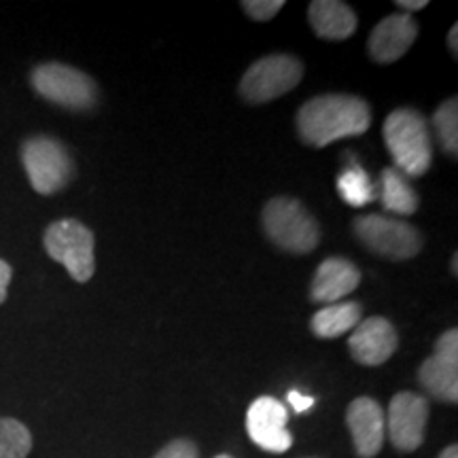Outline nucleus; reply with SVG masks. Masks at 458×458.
<instances>
[{
  "label": "nucleus",
  "mask_w": 458,
  "mask_h": 458,
  "mask_svg": "<svg viewBox=\"0 0 458 458\" xmlns=\"http://www.w3.org/2000/svg\"><path fill=\"white\" fill-rule=\"evenodd\" d=\"M371 111L363 98L348 94H325L308 100L297 113L300 139L310 147L360 136L369 130Z\"/></svg>",
  "instance_id": "1"
},
{
  "label": "nucleus",
  "mask_w": 458,
  "mask_h": 458,
  "mask_svg": "<svg viewBox=\"0 0 458 458\" xmlns=\"http://www.w3.org/2000/svg\"><path fill=\"white\" fill-rule=\"evenodd\" d=\"M385 142L393 156L394 170H399L405 179H418L431 168V130L427 119L414 108H397L388 114Z\"/></svg>",
  "instance_id": "2"
},
{
  "label": "nucleus",
  "mask_w": 458,
  "mask_h": 458,
  "mask_svg": "<svg viewBox=\"0 0 458 458\" xmlns=\"http://www.w3.org/2000/svg\"><path fill=\"white\" fill-rule=\"evenodd\" d=\"M261 221L267 238L286 253L306 255L317 249L320 240L318 223L300 199L284 196L270 199L263 208Z\"/></svg>",
  "instance_id": "3"
},
{
  "label": "nucleus",
  "mask_w": 458,
  "mask_h": 458,
  "mask_svg": "<svg viewBox=\"0 0 458 458\" xmlns=\"http://www.w3.org/2000/svg\"><path fill=\"white\" fill-rule=\"evenodd\" d=\"M45 250L49 257L66 267L72 280L88 283L96 272L94 233L83 223L62 219L51 223L45 232Z\"/></svg>",
  "instance_id": "4"
},
{
  "label": "nucleus",
  "mask_w": 458,
  "mask_h": 458,
  "mask_svg": "<svg viewBox=\"0 0 458 458\" xmlns=\"http://www.w3.org/2000/svg\"><path fill=\"white\" fill-rule=\"evenodd\" d=\"M354 233L371 253L403 261L420 253L422 236L410 223L385 215H363L354 221Z\"/></svg>",
  "instance_id": "5"
},
{
  "label": "nucleus",
  "mask_w": 458,
  "mask_h": 458,
  "mask_svg": "<svg viewBox=\"0 0 458 458\" xmlns=\"http://www.w3.org/2000/svg\"><path fill=\"white\" fill-rule=\"evenodd\" d=\"M21 162L30 185L41 196L64 189L72 179V159L66 147L49 136H34L21 147Z\"/></svg>",
  "instance_id": "6"
},
{
  "label": "nucleus",
  "mask_w": 458,
  "mask_h": 458,
  "mask_svg": "<svg viewBox=\"0 0 458 458\" xmlns=\"http://www.w3.org/2000/svg\"><path fill=\"white\" fill-rule=\"evenodd\" d=\"M303 66L293 55L276 54L257 60L240 81V94L250 105L276 100L301 81Z\"/></svg>",
  "instance_id": "7"
},
{
  "label": "nucleus",
  "mask_w": 458,
  "mask_h": 458,
  "mask_svg": "<svg viewBox=\"0 0 458 458\" xmlns=\"http://www.w3.org/2000/svg\"><path fill=\"white\" fill-rule=\"evenodd\" d=\"M32 88L38 96L54 105L85 111L98 102V88L88 74L77 68L57 64H41L32 72Z\"/></svg>",
  "instance_id": "8"
},
{
  "label": "nucleus",
  "mask_w": 458,
  "mask_h": 458,
  "mask_svg": "<svg viewBox=\"0 0 458 458\" xmlns=\"http://www.w3.org/2000/svg\"><path fill=\"white\" fill-rule=\"evenodd\" d=\"M428 401L416 393H399L391 399L385 416L386 433L401 452H414L425 442Z\"/></svg>",
  "instance_id": "9"
},
{
  "label": "nucleus",
  "mask_w": 458,
  "mask_h": 458,
  "mask_svg": "<svg viewBox=\"0 0 458 458\" xmlns=\"http://www.w3.org/2000/svg\"><path fill=\"white\" fill-rule=\"evenodd\" d=\"M420 385L435 399L456 403L458 399V331L450 329L435 344V352L420 365Z\"/></svg>",
  "instance_id": "10"
},
{
  "label": "nucleus",
  "mask_w": 458,
  "mask_h": 458,
  "mask_svg": "<svg viewBox=\"0 0 458 458\" xmlns=\"http://www.w3.org/2000/svg\"><path fill=\"white\" fill-rule=\"evenodd\" d=\"M289 411L278 399L259 397L246 411V431L259 448L280 454L293 445V435L286 431Z\"/></svg>",
  "instance_id": "11"
},
{
  "label": "nucleus",
  "mask_w": 458,
  "mask_h": 458,
  "mask_svg": "<svg viewBox=\"0 0 458 458\" xmlns=\"http://www.w3.org/2000/svg\"><path fill=\"white\" fill-rule=\"evenodd\" d=\"M397 331L386 318L382 317H369L354 327L351 340H348V348L354 360L368 368H376V365L386 363L397 351Z\"/></svg>",
  "instance_id": "12"
},
{
  "label": "nucleus",
  "mask_w": 458,
  "mask_h": 458,
  "mask_svg": "<svg viewBox=\"0 0 458 458\" xmlns=\"http://www.w3.org/2000/svg\"><path fill=\"white\" fill-rule=\"evenodd\" d=\"M346 425L351 428L354 448L360 458H374L386 437L382 408L371 397H357L348 405Z\"/></svg>",
  "instance_id": "13"
},
{
  "label": "nucleus",
  "mask_w": 458,
  "mask_h": 458,
  "mask_svg": "<svg viewBox=\"0 0 458 458\" xmlns=\"http://www.w3.org/2000/svg\"><path fill=\"white\" fill-rule=\"evenodd\" d=\"M418 37L416 20L408 13L388 15L369 37V54L377 64H393L411 47Z\"/></svg>",
  "instance_id": "14"
},
{
  "label": "nucleus",
  "mask_w": 458,
  "mask_h": 458,
  "mask_svg": "<svg viewBox=\"0 0 458 458\" xmlns=\"http://www.w3.org/2000/svg\"><path fill=\"white\" fill-rule=\"evenodd\" d=\"M360 283V272L352 261L342 257H331L318 266L310 284V300L314 303H337L342 297L351 295Z\"/></svg>",
  "instance_id": "15"
},
{
  "label": "nucleus",
  "mask_w": 458,
  "mask_h": 458,
  "mask_svg": "<svg viewBox=\"0 0 458 458\" xmlns=\"http://www.w3.org/2000/svg\"><path fill=\"white\" fill-rule=\"evenodd\" d=\"M310 26L317 37L327 41H344L357 30V15L346 3L337 0H317L308 7Z\"/></svg>",
  "instance_id": "16"
},
{
  "label": "nucleus",
  "mask_w": 458,
  "mask_h": 458,
  "mask_svg": "<svg viewBox=\"0 0 458 458\" xmlns=\"http://www.w3.org/2000/svg\"><path fill=\"white\" fill-rule=\"evenodd\" d=\"M363 320V310L357 301H342L329 303V306L320 308L310 320V329L317 337L331 340V337H340L348 331H352Z\"/></svg>",
  "instance_id": "17"
},
{
  "label": "nucleus",
  "mask_w": 458,
  "mask_h": 458,
  "mask_svg": "<svg viewBox=\"0 0 458 458\" xmlns=\"http://www.w3.org/2000/svg\"><path fill=\"white\" fill-rule=\"evenodd\" d=\"M380 199L386 213L410 216L418 208V193L399 170L385 168L380 174Z\"/></svg>",
  "instance_id": "18"
},
{
  "label": "nucleus",
  "mask_w": 458,
  "mask_h": 458,
  "mask_svg": "<svg viewBox=\"0 0 458 458\" xmlns=\"http://www.w3.org/2000/svg\"><path fill=\"white\" fill-rule=\"evenodd\" d=\"M337 191H340L344 202L354 206V208H360V206L374 202L377 198L374 182L357 162L342 170L340 179H337Z\"/></svg>",
  "instance_id": "19"
},
{
  "label": "nucleus",
  "mask_w": 458,
  "mask_h": 458,
  "mask_svg": "<svg viewBox=\"0 0 458 458\" xmlns=\"http://www.w3.org/2000/svg\"><path fill=\"white\" fill-rule=\"evenodd\" d=\"M30 450V431L15 418H0V458H26Z\"/></svg>",
  "instance_id": "20"
},
{
  "label": "nucleus",
  "mask_w": 458,
  "mask_h": 458,
  "mask_svg": "<svg viewBox=\"0 0 458 458\" xmlns=\"http://www.w3.org/2000/svg\"><path fill=\"white\" fill-rule=\"evenodd\" d=\"M435 134H437L439 145L448 156L458 153V100L450 98L437 108L433 117Z\"/></svg>",
  "instance_id": "21"
},
{
  "label": "nucleus",
  "mask_w": 458,
  "mask_h": 458,
  "mask_svg": "<svg viewBox=\"0 0 458 458\" xmlns=\"http://www.w3.org/2000/svg\"><path fill=\"white\" fill-rule=\"evenodd\" d=\"M283 7V0H249V3H242V9L257 21L272 20Z\"/></svg>",
  "instance_id": "22"
},
{
  "label": "nucleus",
  "mask_w": 458,
  "mask_h": 458,
  "mask_svg": "<svg viewBox=\"0 0 458 458\" xmlns=\"http://www.w3.org/2000/svg\"><path fill=\"white\" fill-rule=\"evenodd\" d=\"M156 458H198V450L189 439H174L159 450Z\"/></svg>",
  "instance_id": "23"
},
{
  "label": "nucleus",
  "mask_w": 458,
  "mask_h": 458,
  "mask_svg": "<svg viewBox=\"0 0 458 458\" xmlns=\"http://www.w3.org/2000/svg\"><path fill=\"white\" fill-rule=\"evenodd\" d=\"M289 403L293 405L295 411H308L314 405V397L301 394L300 391H291L289 393Z\"/></svg>",
  "instance_id": "24"
},
{
  "label": "nucleus",
  "mask_w": 458,
  "mask_h": 458,
  "mask_svg": "<svg viewBox=\"0 0 458 458\" xmlns=\"http://www.w3.org/2000/svg\"><path fill=\"white\" fill-rule=\"evenodd\" d=\"M11 266L7 261L0 259V303L7 300V289H9V283H11Z\"/></svg>",
  "instance_id": "25"
},
{
  "label": "nucleus",
  "mask_w": 458,
  "mask_h": 458,
  "mask_svg": "<svg viewBox=\"0 0 458 458\" xmlns=\"http://www.w3.org/2000/svg\"><path fill=\"white\" fill-rule=\"evenodd\" d=\"M427 0H397V7L403 9L405 13H414V11H420L427 7Z\"/></svg>",
  "instance_id": "26"
},
{
  "label": "nucleus",
  "mask_w": 458,
  "mask_h": 458,
  "mask_svg": "<svg viewBox=\"0 0 458 458\" xmlns=\"http://www.w3.org/2000/svg\"><path fill=\"white\" fill-rule=\"evenodd\" d=\"M448 47L452 51V55L458 54V26H452V30L448 34Z\"/></svg>",
  "instance_id": "27"
},
{
  "label": "nucleus",
  "mask_w": 458,
  "mask_h": 458,
  "mask_svg": "<svg viewBox=\"0 0 458 458\" xmlns=\"http://www.w3.org/2000/svg\"><path fill=\"white\" fill-rule=\"evenodd\" d=\"M439 458H458V448L456 445H448V448L439 454Z\"/></svg>",
  "instance_id": "28"
},
{
  "label": "nucleus",
  "mask_w": 458,
  "mask_h": 458,
  "mask_svg": "<svg viewBox=\"0 0 458 458\" xmlns=\"http://www.w3.org/2000/svg\"><path fill=\"white\" fill-rule=\"evenodd\" d=\"M456 261H458V257L454 255L452 257V274H454V276H456Z\"/></svg>",
  "instance_id": "29"
},
{
  "label": "nucleus",
  "mask_w": 458,
  "mask_h": 458,
  "mask_svg": "<svg viewBox=\"0 0 458 458\" xmlns=\"http://www.w3.org/2000/svg\"><path fill=\"white\" fill-rule=\"evenodd\" d=\"M215 458H232V456H227V454H219V456H215Z\"/></svg>",
  "instance_id": "30"
}]
</instances>
